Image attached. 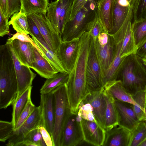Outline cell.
Here are the masks:
<instances>
[{"mask_svg": "<svg viewBox=\"0 0 146 146\" xmlns=\"http://www.w3.org/2000/svg\"><path fill=\"white\" fill-rule=\"evenodd\" d=\"M80 45L78 57L72 70L70 72L66 84L67 92L71 112L77 113L81 102L90 93L87 86L86 70L92 37L89 31L79 37Z\"/></svg>", "mask_w": 146, "mask_h": 146, "instance_id": "cell-1", "label": "cell"}, {"mask_svg": "<svg viewBox=\"0 0 146 146\" xmlns=\"http://www.w3.org/2000/svg\"><path fill=\"white\" fill-rule=\"evenodd\" d=\"M125 89L132 95L142 91H146V69L142 58L136 54L125 58L118 74Z\"/></svg>", "mask_w": 146, "mask_h": 146, "instance_id": "cell-2", "label": "cell"}, {"mask_svg": "<svg viewBox=\"0 0 146 146\" xmlns=\"http://www.w3.org/2000/svg\"><path fill=\"white\" fill-rule=\"evenodd\" d=\"M97 17V3L89 0L78 12L74 19L66 25L61 37L62 41L79 38L89 31Z\"/></svg>", "mask_w": 146, "mask_h": 146, "instance_id": "cell-3", "label": "cell"}, {"mask_svg": "<svg viewBox=\"0 0 146 146\" xmlns=\"http://www.w3.org/2000/svg\"><path fill=\"white\" fill-rule=\"evenodd\" d=\"M52 91L55 99V120L51 136L53 146H61L64 128L71 113L66 84L58 86Z\"/></svg>", "mask_w": 146, "mask_h": 146, "instance_id": "cell-4", "label": "cell"}, {"mask_svg": "<svg viewBox=\"0 0 146 146\" xmlns=\"http://www.w3.org/2000/svg\"><path fill=\"white\" fill-rule=\"evenodd\" d=\"M18 90L16 71L12 57L7 44L0 46V91L7 95Z\"/></svg>", "mask_w": 146, "mask_h": 146, "instance_id": "cell-5", "label": "cell"}, {"mask_svg": "<svg viewBox=\"0 0 146 146\" xmlns=\"http://www.w3.org/2000/svg\"><path fill=\"white\" fill-rule=\"evenodd\" d=\"M74 0H56L49 3L46 16L62 35L69 21Z\"/></svg>", "mask_w": 146, "mask_h": 146, "instance_id": "cell-6", "label": "cell"}, {"mask_svg": "<svg viewBox=\"0 0 146 146\" xmlns=\"http://www.w3.org/2000/svg\"><path fill=\"white\" fill-rule=\"evenodd\" d=\"M86 80L90 93L99 90L104 87L101 69L92 38L87 62Z\"/></svg>", "mask_w": 146, "mask_h": 146, "instance_id": "cell-7", "label": "cell"}, {"mask_svg": "<svg viewBox=\"0 0 146 146\" xmlns=\"http://www.w3.org/2000/svg\"><path fill=\"white\" fill-rule=\"evenodd\" d=\"M33 20L49 46L56 54L62 40L61 35L48 19L46 15H28Z\"/></svg>", "mask_w": 146, "mask_h": 146, "instance_id": "cell-8", "label": "cell"}, {"mask_svg": "<svg viewBox=\"0 0 146 146\" xmlns=\"http://www.w3.org/2000/svg\"><path fill=\"white\" fill-rule=\"evenodd\" d=\"M42 114L40 106L36 107L25 122L17 129L14 130L7 140V146H18L32 130L42 126Z\"/></svg>", "mask_w": 146, "mask_h": 146, "instance_id": "cell-9", "label": "cell"}, {"mask_svg": "<svg viewBox=\"0 0 146 146\" xmlns=\"http://www.w3.org/2000/svg\"><path fill=\"white\" fill-rule=\"evenodd\" d=\"M6 43L12 57L16 73L18 86L16 100L29 87L32 86L33 81L36 75L30 68L21 64L13 50L11 41L7 40Z\"/></svg>", "mask_w": 146, "mask_h": 146, "instance_id": "cell-10", "label": "cell"}, {"mask_svg": "<svg viewBox=\"0 0 146 146\" xmlns=\"http://www.w3.org/2000/svg\"><path fill=\"white\" fill-rule=\"evenodd\" d=\"M84 141L77 114L71 113L65 125L62 135L61 146H76Z\"/></svg>", "mask_w": 146, "mask_h": 146, "instance_id": "cell-11", "label": "cell"}, {"mask_svg": "<svg viewBox=\"0 0 146 146\" xmlns=\"http://www.w3.org/2000/svg\"><path fill=\"white\" fill-rule=\"evenodd\" d=\"M79 38L70 41H62L57 56L66 71L70 72L76 61L80 48Z\"/></svg>", "mask_w": 146, "mask_h": 146, "instance_id": "cell-12", "label": "cell"}, {"mask_svg": "<svg viewBox=\"0 0 146 146\" xmlns=\"http://www.w3.org/2000/svg\"><path fill=\"white\" fill-rule=\"evenodd\" d=\"M94 42L103 78L105 72L115 58L117 50V45L113 36L110 34L107 42L100 43L96 40Z\"/></svg>", "mask_w": 146, "mask_h": 146, "instance_id": "cell-13", "label": "cell"}, {"mask_svg": "<svg viewBox=\"0 0 146 146\" xmlns=\"http://www.w3.org/2000/svg\"><path fill=\"white\" fill-rule=\"evenodd\" d=\"M78 116L84 141L94 145L103 146L105 137V129L98 123L84 119Z\"/></svg>", "mask_w": 146, "mask_h": 146, "instance_id": "cell-14", "label": "cell"}, {"mask_svg": "<svg viewBox=\"0 0 146 146\" xmlns=\"http://www.w3.org/2000/svg\"><path fill=\"white\" fill-rule=\"evenodd\" d=\"M40 106L42 114V126H44L51 135L55 120V102L52 91L41 94Z\"/></svg>", "mask_w": 146, "mask_h": 146, "instance_id": "cell-15", "label": "cell"}, {"mask_svg": "<svg viewBox=\"0 0 146 146\" xmlns=\"http://www.w3.org/2000/svg\"><path fill=\"white\" fill-rule=\"evenodd\" d=\"M115 103L118 115V125L132 131L140 121L133 108V104L117 100Z\"/></svg>", "mask_w": 146, "mask_h": 146, "instance_id": "cell-16", "label": "cell"}, {"mask_svg": "<svg viewBox=\"0 0 146 146\" xmlns=\"http://www.w3.org/2000/svg\"><path fill=\"white\" fill-rule=\"evenodd\" d=\"M103 91V87L99 90L90 92L82 101L91 104L93 109L97 121L105 129V115L107 103Z\"/></svg>", "mask_w": 146, "mask_h": 146, "instance_id": "cell-17", "label": "cell"}, {"mask_svg": "<svg viewBox=\"0 0 146 146\" xmlns=\"http://www.w3.org/2000/svg\"><path fill=\"white\" fill-rule=\"evenodd\" d=\"M131 135V132L126 128L115 127L106 131L103 146H129Z\"/></svg>", "mask_w": 146, "mask_h": 146, "instance_id": "cell-18", "label": "cell"}, {"mask_svg": "<svg viewBox=\"0 0 146 146\" xmlns=\"http://www.w3.org/2000/svg\"><path fill=\"white\" fill-rule=\"evenodd\" d=\"M115 0H98L97 17L105 31L110 34L112 30Z\"/></svg>", "mask_w": 146, "mask_h": 146, "instance_id": "cell-19", "label": "cell"}, {"mask_svg": "<svg viewBox=\"0 0 146 146\" xmlns=\"http://www.w3.org/2000/svg\"><path fill=\"white\" fill-rule=\"evenodd\" d=\"M10 41L15 54L21 64L31 68L35 59L32 44L17 39Z\"/></svg>", "mask_w": 146, "mask_h": 146, "instance_id": "cell-20", "label": "cell"}, {"mask_svg": "<svg viewBox=\"0 0 146 146\" xmlns=\"http://www.w3.org/2000/svg\"><path fill=\"white\" fill-rule=\"evenodd\" d=\"M103 88L104 92L111 96L115 100L133 105L135 104L132 95L125 89L120 80L108 82L104 85Z\"/></svg>", "mask_w": 146, "mask_h": 146, "instance_id": "cell-21", "label": "cell"}, {"mask_svg": "<svg viewBox=\"0 0 146 146\" xmlns=\"http://www.w3.org/2000/svg\"><path fill=\"white\" fill-rule=\"evenodd\" d=\"M33 49L35 59L30 68L34 70L41 77L46 79L51 78L58 72L34 46Z\"/></svg>", "mask_w": 146, "mask_h": 146, "instance_id": "cell-22", "label": "cell"}, {"mask_svg": "<svg viewBox=\"0 0 146 146\" xmlns=\"http://www.w3.org/2000/svg\"><path fill=\"white\" fill-rule=\"evenodd\" d=\"M123 40L117 41V50L114 59L110 65L105 72L103 77V82L104 85L107 82L116 80L122 64L125 58L121 57V50Z\"/></svg>", "mask_w": 146, "mask_h": 146, "instance_id": "cell-23", "label": "cell"}, {"mask_svg": "<svg viewBox=\"0 0 146 146\" xmlns=\"http://www.w3.org/2000/svg\"><path fill=\"white\" fill-rule=\"evenodd\" d=\"M20 11L27 15L40 14L46 15L49 4L48 0H19Z\"/></svg>", "mask_w": 146, "mask_h": 146, "instance_id": "cell-24", "label": "cell"}, {"mask_svg": "<svg viewBox=\"0 0 146 146\" xmlns=\"http://www.w3.org/2000/svg\"><path fill=\"white\" fill-rule=\"evenodd\" d=\"M31 35L40 50L42 55L50 63L54 68L58 72H67L63 67L57 54L52 50L46 41H39L34 36Z\"/></svg>", "mask_w": 146, "mask_h": 146, "instance_id": "cell-25", "label": "cell"}, {"mask_svg": "<svg viewBox=\"0 0 146 146\" xmlns=\"http://www.w3.org/2000/svg\"><path fill=\"white\" fill-rule=\"evenodd\" d=\"M103 93L107 103L105 119L106 131L118 125V115L114 99L104 91Z\"/></svg>", "mask_w": 146, "mask_h": 146, "instance_id": "cell-26", "label": "cell"}, {"mask_svg": "<svg viewBox=\"0 0 146 146\" xmlns=\"http://www.w3.org/2000/svg\"><path fill=\"white\" fill-rule=\"evenodd\" d=\"M32 86L29 87L12 104L13 111L11 122L15 127L18 118L25 108L28 102L31 100V94Z\"/></svg>", "mask_w": 146, "mask_h": 146, "instance_id": "cell-27", "label": "cell"}, {"mask_svg": "<svg viewBox=\"0 0 146 146\" xmlns=\"http://www.w3.org/2000/svg\"><path fill=\"white\" fill-rule=\"evenodd\" d=\"M69 76V73L68 72H58L52 77L46 79L40 89V93L41 94L48 93L58 86L66 84Z\"/></svg>", "mask_w": 146, "mask_h": 146, "instance_id": "cell-28", "label": "cell"}, {"mask_svg": "<svg viewBox=\"0 0 146 146\" xmlns=\"http://www.w3.org/2000/svg\"><path fill=\"white\" fill-rule=\"evenodd\" d=\"M137 49L130 21L127 25L123 40L121 53V57L125 58L129 55L136 54Z\"/></svg>", "mask_w": 146, "mask_h": 146, "instance_id": "cell-29", "label": "cell"}, {"mask_svg": "<svg viewBox=\"0 0 146 146\" xmlns=\"http://www.w3.org/2000/svg\"><path fill=\"white\" fill-rule=\"evenodd\" d=\"M17 33L28 35L29 34L28 15L20 11L14 13L8 22Z\"/></svg>", "mask_w": 146, "mask_h": 146, "instance_id": "cell-30", "label": "cell"}, {"mask_svg": "<svg viewBox=\"0 0 146 146\" xmlns=\"http://www.w3.org/2000/svg\"><path fill=\"white\" fill-rule=\"evenodd\" d=\"M130 7L121 6L115 0L113 13L112 28L110 34H114L121 27L126 18Z\"/></svg>", "mask_w": 146, "mask_h": 146, "instance_id": "cell-31", "label": "cell"}, {"mask_svg": "<svg viewBox=\"0 0 146 146\" xmlns=\"http://www.w3.org/2000/svg\"><path fill=\"white\" fill-rule=\"evenodd\" d=\"M135 43L137 48L146 42V19L131 24Z\"/></svg>", "mask_w": 146, "mask_h": 146, "instance_id": "cell-32", "label": "cell"}, {"mask_svg": "<svg viewBox=\"0 0 146 146\" xmlns=\"http://www.w3.org/2000/svg\"><path fill=\"white\" fill-rule=\"evenodd\" d=\"M146 91L139 92L132 96L135 102L133 108L136 114L140 121L146 120L145 112Z\"/></svg>", "mask_w": 146, "mask_h": 146, "instance_id": "cell-33", "label": "cell"}, {"mask_svg": "<svg viewBox=\"0 0 146 146\" xmlns=\"http://www.w3.org/2000/svg\"><path fill=\"white\" fill-rule=\"evenodd\" d=\"M131 132L129 146H139L146 138V127L144 121H140L136 127Z\"/></svg>", "mask_w": 146, "mask_h": 146, "instance_id": "cell-34", "label": "cell"}, {"mask_svg": "<svg viewBox=\"0 0 146 146\" xmlns=\"http://www.w3.org/2000/svg\"><path fill=\"white\" fill-rule=\"evenodd\" d=\"M131 5L134 22L146 19V0H134Z\"/></svg>", "mask_w": 146, "mask_h": 146, "instance_id": "cell-35", "label": "cell"}, {"mask_svg": "<svg viewBox=\"0 0 146 146\" xmlns=\"http://www.w3.org/2000/svg\"><path fill=\"white\" fill-rule=\"evenodd\" d=\"M77 115L84 119L99 123L95 117L93 109L89 103L81 102L78 108Z\"/></svg>", "mask_w": 146, "mask_h": 146, "instance_id": "cell-36", "label": "cell"}, {"mask_svg": "<svg viewBox=\"0 0 146 146\" xmlns=\"http://www.w3.org/2000/svg\"><path fill=\"white\" fill-rule=\"evenodd\" d=\"M14 131V127L11 122L0 120V141L5 142L11 136Z\"/></svg>", "mask_w": 146, "mask_h": 146, "instance_id": "cell-37", "label": "cell"}, {"mask_svg": "<svg viewBox=\"0 0 146 146\" xmlns=\"http://www.w3.org/2000/svg\"><path fill=\"white\" fill-rule=\"evenodd\" d=\"M35 107L31 100L28 102L25 108L20 114L14 130L18 129L25 122L34 111Z\"/></svg>", "mask_w": 146, "mask_h": 146, "instance_id": "cell-38", "label": "cell"}, {"mask_svg": "<svg viewBox=\"0 0 146 146\" xmlns=\"http://www.w3.org/2000/svg\"><path fill=\"white\" fill-rule=\"evenodd\" d=\"M26 140L32 141L36 144L37 146H46L39 130V127L31 131L26 136L24 141Z\"/></svg>", "mask_w": 146, "mask_h": 146, "instance_id": "cell-39", "label": "cell"}, {"mask_svg": "<svg viewBox=\"0 0 146 146\" xmlns=\"http://www.w3.org/2000/svg\"><path fill=\"white\" fill-rule=\"evenodd\" d=\"M28 21L29 34L34 36L39 41L45 40L33 19L28 15Z\"/></svg>", "mask_w": 146, "mask_h": 146, "instance_id": "cell-40", "label": "cell"}, {"mask_svg": "<svg viewBox=\"0 0 146 146\" xmlns=\"http://www.w3.org/2000/svg\"><path fill=\"white\" fill-rule=\"evenodd\" d=\"M89 31L92 39L94 41L96 40L100 33L103 32H106L97 17Z\"/></svg>", "mask_w": 146, "mask_h": 146, "instance_id": "cell-41", "label": "cell"}, {"mask_svg": "<svg viewBox=\"0 0 146 146\" xmlns=\"http://www.w3.org/2000/svg\"><path fill=\"white\" fill-rule=\"evenodd\" d=\"M8 19L4 14L0 8V36L3 37L9 33Z\"/></svg>", "mask_w": 146, "mask_h": 146, "instance_id": "cell-42", "label": "cell"}, {"mask_svg": "<svg viewBox=\"0 0 146 146\" xmlns=\"http://www.w3.org/2000/svg\"><path fill=\"white\" fill-rule=\"evenodd\" d=\"M15 39H17L23 42L31 43L33 46L41 54V52L38 46L34 42L32 38H31L28 35L17 32L16 33L14 34L12 37L8 38L7 40L12 41Z\"/></svg>", "mask_w": 146, "mask_h": 146, "instance_id": "cell-43", "label": "cell"}, {"mask_svg": "<svg viewBox=\"0 0 146 146\" xmlns=\"http://www.w3.org/2000/svg\"><path fill=\"white\" fill-rule=\"evenodd\" d=\"M8 10L7 18H9L15 13L20 11L21 4L19 0H7Z\"/></svg>", "mask_w": 146, "mask_h": 146, "instance_id": "cell-44", "label": "cell"}, {"mask_svg": "<svg viewBox=\"0 0 146 146\" xmlns=\"http://www.w3.org/2000/svg\"><path fill=\"white\" fill-rule=\"evenodd\" d=\"M89 0H74L69 20H73L78 12Z\"/></svg>", "mask_w": 146, "mask_h": 146, "instance_id": "cell-45", "label": "cell"}, {"mask_svg": "<svg viewBox=\"0 0 146 146\" xmlns=\"http://www.w3.org/2000/svg\"><path fill=\"white\" fill-rule=\"evenodd\" d=\"M39 129L46 146H53L51 135L44 127L40 126L39 127Z\"/></svg>", "mask_w": 146, "mask_h": 146, "instance_id": "cell-46", "label": "cell"}, {"mask_svg": "<svg viewBox=\"0 0 146 146\" xmlns=\"http://www.w3.org/2000/svg\"><path fill=\"white\" fill-rule=\"evenodd\" d=\"M136 54L141 58L146 57V42L137 48Z\"/></svg>", "mask_w": 146, "mask_h": 146, "instance_id": "cell-47", "label": "cell"}, {"mask_svg": "<svg viewBox=\"0 0 146 146\" xmlns=\"http://www.w3.org/2000/svg\"><path fill=\"white\" fill-rule=\"evenodd\" d=\"M0 8L4 14L7 17L8 10L7 0H0Z\"/></svg>", "mask_w": 146, "mask_h": 146, "instance_id": "cell-48", "label": "cell"}, {"mask_svg": "<svg viewBox=\"0 0 146 146\" xmlns=\"http://www.w3.org/2000/svg\"><path fill=\"white\" fill-rule=\"evenodd\" d=\"M37 146V145L29 140H25L20 144L18 146Z\"/></svg>", "mask_w": 146, "mask_h": 146, "instance_id": "cell-49", "label": "cell"}, {"mask_svg": "<svg viewBox=\"0 0 146 146\" xmlns=\"http://www.w3.org/2000/svg\"><path fill=\"white\" fill-rule=\"evenodd\" d=\"M139 146H146V138L140 143Z\"/></svg>", "mask_w": 146, "mask_h": 146, "instance_id": "cell-50", "label": "cell"}, {"mask_svg": "<svg viewBox=\"0 0 146 146\" xmlns=\"http://www.w3.org/2000/svg\"><path fill=\"white\" fill-rule=\"evenodd\" d=\"M143 64L146 69V58H141Z\"/></svg>", "mask_w": 146, "mask_h": 146, "instance_id": "cell-51", "label": "cell"}, {"mask_svg": "<svg viewBox=\"0 0 146 146\" xmlns=\"http://www.w3.org/2000/svg\"><path fill=\"white\" fill-rule=\"evenodd\" d=\"M145 113L146 114V95H145Z\"/></svg>", "mask_w": 146, "mask_h": 146, "instance_id": "cell-52", "label": "cell"}, {"mask_svg": "<svg viewBox=\"0 0 146 146\" xmlns=\"http://www.w3.org/2000/svg\"><path fill=\"white\" fill-rule=\"evenodd\" d=\"M134 0H130V3H131V5L132 4L133 2L134 1Z\"/></svg>", "mask_w": 146, "mask_h": 146, "instance_id": "cell-53", "label": "cell"}, {"mask_svg": "<svg viewBox=\"0 0 146 146\" xmlns=\"http://www.w3.org/2000/svg\"><path fill=\"white\" fill-rule=\"evenodd\" d=\"M144 123L146 127V120L144 121Z\"/></svg>", "mask_w": 146, "mask_h": 146, "instance_id": "cell-54", "label": "cell"}, {"mask_svg": "<svg viewBox=\"0 0 146 146\" xmlns=\"http://www.w3.org/2000/svg\"><path fill=\"white\" fill-rule=\"evenodd\" d=\"M128 1H129V2L130 3V4H131V3H130V0H128Z\"/></svg>", "mask_w": 146, "mask_h": 146, "instance_id": "cell-55", "label": "cell"}, {"mask_svg": "<svg viewBox=\"0 0 146 146\" xmlns=\"http://www.w3.org/2000/svg\"><path fill=\"white\" fill-rule=\"evenodd\" d=\"M145 58H146V57Z\"/></svg>", "mask_w": 146, "mask_h": 146, "instance_id": "cell-56", "label": "cell"}]
</instances>
